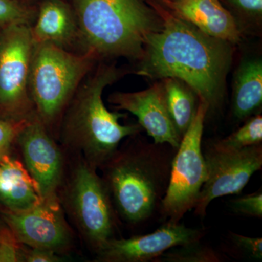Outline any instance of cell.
Masks as SVG:
<instances>
[{"instance_id":"obj_1","label":"cell","mask_w":262,"mask_h":262,"mask_svg":"<svg viewBox=\"0 0 262 262\" xmlns=\"http://www.w3.org/2000/svg\"><path fill=\"white\" fill-rule=\"evenodd\" d=\"M145 2L163 19V28L148 38L134 73L155 81L180 79L208 105V114L220 111L234 45L205 34L154 0Z\"/></svg>"},{"instance_id":"obj_2","label":"cell","mask_w":262,"mask_h":262,"mask_svg":"<svg viewBox=\"0 0 262 262\" xmlns=\"http://www.w3.org/2000/svg\"><path fill=\"white\" fill-rule=\"evenodd\" d=\"M128 72L113 61H98L76 91L60 122L63 144L83 155L96 169L113 156L124 139L144 130L139 123L122 125L120 120L126 114L110 111L103 103L104 89Z\"/></svg>"},{"instance_id":"obj_3","label":"cell","mask_w":262,"mask_h":262,"mask_svg":"<svg viewBox=\"0 0 262 262\" xmlns=\"http://www.w3.org/2000/svg\"><path fill=\"white\" fill-rule=\"evenodd\" d=\"M176 151L168 144L149 142L139 134L119 146L100 168L117 216L139 225L160 211Z\"/></svg>"},{"instance_id":"obj_4","label":"cell","mask_w":262,"mask_h":262,"mask_svg":"<svg viewBox=\"0 0 262 262\" xmlns=\"http://www.w3.org/2000/svg\"><path fill=\"white\" fill-rule=\"evenodd\" d=\"M79 28V53L99 61H140L148 38L163 20L145 0H70Z\"/></svg>"},{"instance_id":"obj_5","label":"cell","mask_w":262,"mask_h":262,"mask_svg":"<svg viewBox=\"0 0 262 262\" xmlns=\"http://www.w3.org/2000/svg\"><path fill=\"white\" fill-rule=\"evenodd\" d=\"M98 61L88 53L34 42L29 95L34 114L51 134L59 127L71 99Z\"/></svg>"},{"instance_id":"obj_6","label":"cell","mask_w":262,"mask_h":262,"mask_svg":"<svg viewBox=\"0 0 262 262\" xmlns=\"http://www.w3.org/2000/svg\"><path fill=\"white\" fill-rule=\"evenodd\" d=\"M83 159L67 182L63 203L79 232L96 252L115 238L117 216L107 187Z\"/></svg>"},{"instance_id":"obj_7","label":"cell","mask_w":262,"mask_h":262,"mask_svg":"<svg viewBox=\"0 0 262 262\" xmlns=\"http://www.w3.org/2000/svg\"><path fill=\"white\" fill-rule=\"evenodd\" d=\"M208 112V105L200 100L195 115L174 155L168 189L160 208L170 223H179L188 211L194 209L206 182L202 139Z\"/></svg>"},{"instance_id":"obj_8","label":"cell","mask_w":262,"mask_h":262,"mask_svg":"<svg viewBox=\"0 0 262 262\" xmlns=\"http://www.w3.org/2000/svg\"><path fill=\"white\" fill-rule=\"evenodd\" d=\"M33 45L28 26L0 29V118L23 121L34 115L29 90Z\"/></svg>"},{"instance_id":"obj_9","label":"cell","mask_w":262,"mask_h":262,"mask_svg":"<svg viewBox=\"0 0 262 262\" xmlns=\"http://www.w3.org/2000/svg\"><path fill=\"white\" fill-rule=\"evenodd\" d=\"M207 177L194 207V213L206 215L215 198L241 192L251 177L262 168V144L239 149H227L215 141L203 151Z\"/></svg>"},{"instance_id":"obj_10","label":"cell","mask_w":262,"mask_h":262,"mask_svg":"<svg viewBox=\"0 0 262 262\" xmlns=\"http://www.w3.org/2000/svg\"><path fill=\"white\" fill-rule=\"evenodd\" d=\"M3 216L17 242L23 246L59 253L72 244V232L57 195L43 198L26 211H3Z\"/></svg>"},{"instance_id":"obj_11","label":"cell","mask_w":262,"mask_h":262,"mask_svg":"<svg viewBox=\"0 0 262 262\" xmlns=\"http://www.w3.org/2000/svg\"><path fill=\"white\" fill-rule=\"evenodd\" d=\"M16 142L42 199L57 195L63 180V156L52 134L35 114L24 124Z\"/></svg>"},{"instance_id":"obj_12","label":"cell","mask_w":262,"mask_h":262,"mask_svg":"<svg viewBox=\"0 0 262 262\" xmlns=\"http://www.w3.org/2000/svg\"><path fill=\"white\" fill-rule=\"evenodd\" d=\"M204 233L183 224L166 223L151 233L108 241L96 254L100 262L154 261L176 246L199 242Z\"/></svg>"},{"instance_id":"obj_13","label":"cell","mask_w":262,"mask_h":262,"mask_svg":"<svg viewBox=\"0 0 262 262\" xmlns=\"http://www.w3.org/2000/svg\"><path fill=\"white\" fill-rule=\"evenodd\" d=\"M108 101L115 111L135 115L138 123L155 144H167L178 149L182 137L169 114L161 80L137 92H114L108 96Z\"/></svg>"},{"instance_id":"obj_14","label":"cell","mask_w":262,"mask_h":262,"mask_svg":"<svg viewBox=\"0 0 262 262\" xmlns=\"http://www.w3.org/2000/svg\"><path fill=\"white\" fill-rule=\"evenodd\" d=\"M33 41L79 53V28L70 0H39L30 27Z\"/></svg>"},{"instance_id":"obj_15","label":"cell","mask_w":262,"mask_h":262,"mask_svg":"<svg viewBox=\"0 0 262 262\" xmlns=\"http://www.w3.org/2000/svg\"><path fill=\"white\" fill-rule=\"evenodd\" d=\"M162 5L211 37L234 46L242 39L235 20L220 0H177Z\"/></svg>"},{"instance_id":"obj_16","label":"cell","mask_w":262,"mask_h":262,"mask_svg":"<svg viewBox=\"0 0 262 262\" xmlns=\"http://www.w3.org/2000/svg\"><path fill=\"white\" fill-rule=\"evenodd\" d=\"M42 200L37 184L21 162L8 155L0 160V206L3 211H26Z\"/></svg>"},{"instance_id":"obj_17","label":"cell","mask_w":262,"mask_h":262,"mask_svg":"<svg viewBox=\"0 0 262 262\" xmlns=\"http://www.w3.org/2000/svg\"><path fill=\"white\" fill-rule=\"evenodd\" d=\"M262 105V61L245 60L234 75L232 114L237 121H246L257 115Z\"/></svg>"},{"instance_id":"obj_18","label":"cell","mask_w":262,"mask_h":262,"mask_svg":"<svg viewBox=\"0 0 262 262\" xmlns=\"http://www.w3.org/2000/svg\"><path fill=\"white\" fill-rule=\"evenodd\" d=\"M165 101L170 117L183 138L194 115L200 99L185 82L176 77L162 79Z\"/></svg>"},{"instance_id":"obj_19","label":"cell","mask_w":262,"mask_h":262,"mask_svg":"<svg viewBox=\"0 0 262 262\" xmlns=\"http://www.w3.org/2000/svg\"><path fill=\"white\" fill-rule=\"evenodd\" d=\"M228 10L242 33L261 31L262 0H220Z\"/></svg>"},{"instance_id":"obj_20","label":"cell","mask_w":262,"mask_h":262,"mask_svg":"<svg viewBox=\"0 0 262 262\" xmlns=\"http://www.w3.org/2000/svg\"><path fill=\"white\" fill-rule=\"evenodd\" d=\"M224 261L220 253L212 248L201 244V241L193 244L176 246L160 255L155 262H220Z\"/></svg>"},{"instance_id":"obj_21","label":"cell","mask_w":262,"mask_h":262,"mask_svg":"<svg viewBox=\"0 0 262 262\" xmlns=\"http://www.w3.org/2000/svg\"><path fill=\"white\" fill-rule=\"evenodd\" d=\"M215 142L222 147L232 149L262 144L261 115L257 114L249 117L237 130Z\"/></svg>"},{"instance_id":"obj_22","label":"cell","mask_w":262,"mask_h":262,"mask_svg":"<svg viewBox=\"0 0 262 262\" xmlns=\"http://www.w3.org/2000/svg\"><path fill=\"white\" fill-rule=\"evenodd\" d=\"M37 9V4L23 0H0V29L17 25L32 27Z\"/></svg>"},{"instance_id":"obj_23","label":"cell","mask_w":262,"mask_h":262,"mask_svg":"<svg viewBox=\"0 0 262 262\" xmlns=\"http://www.w3.org/2000/svg\"><path fill=\"white\" fill-rule=\"evenodd\" d=\"M229 208L235 214L262 218V192H257L234 198L229 201Z\"/></svg>"},{"instance_id":"obj_24","label":"cell","mask_w":262,"mask_h":262,"mask_svg":"<svg viewBox=\"0 0 262 262\" xmlns=\"http://www.w3.org/2000/svg\"><path fill=\"white\" fill-rule=\"evenodd\" d=\"M234 247L249 259L261 261L262 260L261 237H251L234 232L229 233Z\"/></svg>"},{"instance_id":"obj_25","label":"cell","mask_w":262,"mask_h":262,"mask_svg":"<svg viewBox=\"0 0 262 262\" xmlns=\"http://www.w3.org/2000/svg\"><path fill=\"white\" fill-rule=\"evenodd\" d=\"M27 120L13 121L0 118V160L8 155L10 147L16 141L17 136Z\"/></svg>"},{"instance_id":"obj_26","label":"cell","mask_w":262,"mask_h":262,"mask_svg":"<svg viewBox=\"0 0 262 262\" xmlns=\"http://www.w3.org/2000/svg\"><path fill=\"white\" fill-rule=\"evenodd\" d=\"M20 245L9 229L0 231V262L23 261V248Z\"/></svg>"},{"instance_id":"obj_27","label":"cell","mask_w":262,"mask_h":262,"mask_svg":"<svg viewBox=\"0 0 262 262\" xmlns=\"http://www.w3.org/2000/svg\"><path fill=\"white\" fill-rule=\"evenodd\" d=\"M57 253L51 250L42 248H23V261L27 262H59L62 258Z\"/></svg>"},{"instance_id":"obj_28","label":"cell","mask_w":262,"mask_h":262,"mask_svg":"<svg viewBox=\"0 0 262 262\" xmlns=\"http://www.w3.org/2000/svg\"><path fill=\"white\" fill-rule=\"evenodd\" d=\"M160 5H165L168 3H173V2L177 1V0H154Z\"/></svg>"},{"instance_id":"obj_29","label":"cell","mask_w":262,"mask_h":262,"mask_svg":"<svg viewBox=\"0 0 262 262\" xmlns=\"http://www.w3.org/2000/svg\"><path fill=\"white\" fill-rule=\"evenodd\" d=\"M26 3H30V4L37 5L39 0H23Z\"/></svg>"}]
</instances>
